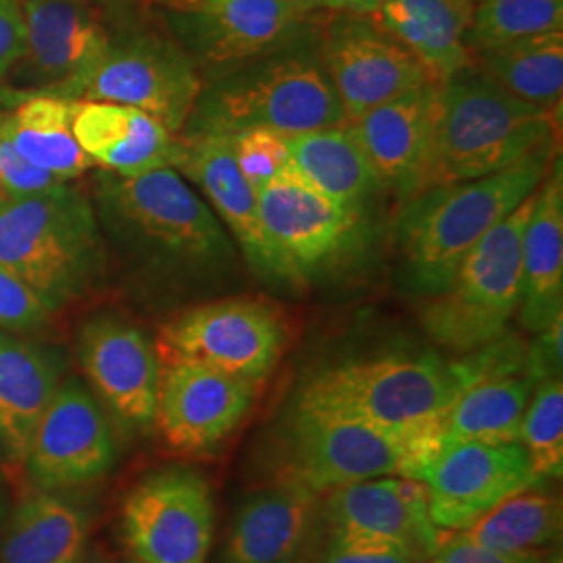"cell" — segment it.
Returning <instances> with one entry per match:
<instances>
[{"mask_svg": "<svg viewBox=\"0 0 563 563\" xmlns=\"http://www.w3.org/2000/svg\"><path fill=\"white\" fill-rule=\"evenodd\" d=\"M558 155L553 142L497 174L430 186L402 202L397 251L405 292L441 295L467 253L543 184Z\"/></svg>", "mask_w": 563, "mask_h": 563, "instance_id": "obj_1", "label": "cell"}, {"mask_svg": "<svg viewBox=\"0 0 563 563\" xmlns=\"http://www.w3.org/2000/svg\"><path fill=\"white\" fill-rule=\"evenodd\" d=\"M97 201L109 232L146 267L192 282L236 274V244L178 169L163 167L136 178L102 172Z\"/></svg>", "mask_w": 563, "mask_h": 563, "instance_id": "obj_2", "label": "cell"}, {"mask_svg": "<svg viewBox=\"0 0 563 563\" xmlns=\"http://www.w3.org/2000/svg\"><path fill=\"white\" fill-rule=\"evenodd\" d=\"M253 125L274 128L286 136L346 125L320 57V21L297 41L202 84L181 132L232 134Z\"/></svg>", "mask_w": 563, "mask_h": 563, "instance_id": "obj_3", "label": "cell"}, {"mask_svg": "<svg viewBox=\"0 0 563 563\" xmlns=\"http://www.w3.org/2000/svg\"><path fill=\"white\" fill-rule=\"evenodd\" d=\"M462 388L457 363L432 353H393L323 369L295 405L367 423L434 455L444 413Z\"/></svg>", "mask_w": 563, "mask_h": 563, "instance_id": "obj_4", "label": "cell"}, {"mask_svg": "<svg viewBox=\"0 0 563 563\" xmlns=\"http://www.w3.org/2000/svg\"><path fill=\"white\" fill-rule=\"evenodd\" d=\"M555 130V111L511 97L472 60L439 88L423 188L497 174L553 144Z\"/></svg>", "mask_w": 563, "mask_h": 563, "instance_id": "obj_5", "label": "cell"}, {"mask_svg": "<svg viewBox=\"0 0 563 563\" xmlns=\"http://www.w3.org/2000/svg\"><path fill=\"white\" fill-rule=\"evenodd\" d=\"M0 265L53 309L88 292L104 274L95 209L71 181L53 192H0Z\"/></svg>", "mask_w": 563, "mask_h": 563, "instance_id": "obj_6", "label": "cell"}, {"mask_svg": "<svg viewBox=\"0 0 563 563\" xmlns=\"http://www.w3.org/2000/svg\"><path fill=\"white\" fill-rule=\"evenodd\" d=\"M272 483L316 495L383 476L416 478L432 455L367 423L292 405L265 446Z\"/></svg>", "mask_w": 563, "mask_h": 563, "instance_id": "obj_7", "label": "cell"}, {"mask_svg": "<svg viewBox=\"0 0 563 563\" xmlns=\"http://www.w3.org/2000/svg\"><path fill=\"white\" fill-rule=\"evenodd\" d=\"M537 190L467 253L443 292L423 305V330L437 344L472 353L507 330L522 299L523 230Z\"/></svg>", "mask_w": 563, "mask_h": 563, "instance_id": "obj_8", "label": "cell"}, {"mask_svg": "<svg viewBox=\"0 0 563 563\" xmlns=\"http://www.w3.org/2000/svg\"><path fill=\"white\" fill-rule=\"evenodd\" d=\"M263 236L282 284L305 286L357 251L365 211L336 201L286 165L257 190Z\"/></svg>", "mask_w": 563, "mask_h": 563, "instance_id": "obj_9", "label": "cell"}, {"mask_svg": "<svg viewBox=\"0 0 563 563\" xmlns=\"http://www.w3.org/2000/svg\"><path fill=\"white\" fill-rule=\"evenodd\" d=\"M201 71L180 42L153 32L111 38L78 101L134 107L180 134L202 90Z\"/></svg>", "mask_w": 563, "mask_h": 563, "instance_id": "obj_10", "label": "cell"}, {"mask_svg": "<svg viewBox=\"0 0 563 563\" xmlns=\"http://www.w3.org/2000/svg\"><path fill=\"white\" fill-rule=\"evenodd\" d=\"M286 330L276 309L253 299L190 307L165 323L159 362H192L262 384L280 362Z\"/></svg>", "mask_w": 563, "mask_h": 563, "instance_id": "obj_11", "label": "cell"}, {"mask_svg": "<svg viewBox=\"0 0 563 563\" xmlns=\"http://www.w3.org/2000/svg\"><path fill=\"white\" fill-rule=\"evenodd\" d=\"M121 534L141 563H207L216 501L199 472L165 467L144 476L121 505Z\"/></svg>", "mask_w": 563, "mask_h": 563, "instance_id": "obj_12", "label": "cell"}, {"mask_svg": "<svg viewBox=\"0 0 563 563\" xmlns=\"http://www.w3.org/2000/svg\"><path fill=\"white\" fill-rule=\"evenodd\" d=\"M316 21V11L286 0H199L169 13L184 51L209 80L297 41Z\"/></svg>", "mask_w": 563, "mask_h": 563, "instance_id": "obj_13", "label": "cell"}, {"mask_svg": "<svg viewBox=\"0 0 563 563\" xmlns=\"http://www.w3.org/2000/svg\"><path fill=\"white\" fill-rule=\"evenodd\" d=\"M416 481L428 493V514L444 532H463L484 514L541 483L520 443L449 441L423 463Z\"/></svg>", "mask_w": 563, "mask_h": 563, "instance_id": "obj_14", "label": "cell"}, {"mask_svg": "<svg viewBox=\"0 0 563 563\" xmlns=\"http://www.w3.org/2000/svg\"><path fill=\"white\" fill-rule=\"evenodd\" d=\"M320 57L346 123L432 81L401 42L360 13L334 11L320 23Z\"/></svg>", "mask_w": 563, "mask_h": 563, "instance_id": "obj_15", "label": "cell"}, {"mask_svg": "<svg viewBox=\"0 0 563 563\" xmlns=\"http://www.w3.org/2000/svg\"><path fill=\"white\" fill-rule=\"evenodd\" d=\"M115 463V439L99 399L78 380L59 384L30 441L23 470L41 493L97 483Z\"/></svg>", "mask_w": 563, "mask_h": 563, "instance_id": "obj_16", "label": "cell"}, {"mask_svg": "<svg viewBox=\"0 0 563 563\" xmlns=\"http://www.w3.org/2000/svg\"><path fill=\"white\" fill-rule=\"evenodd\" d=\"M323 495V530L339 543L397 549L428 560L446 537L430 520L422 481L383 476Z\"/></svg>", "mask_w": 563, "mask_h": 563, "instance_id": "obj_17", "label": "cell"}, {"mask_svg": "<svg viewBox=\"0 0 563 563\" xmlns=\"http://www.w3.org/2000/svg\"><path fill=\"white\" fill-rule=\"evenodd\" d=\"M78 360L102 409L130 432L155 426L162 362L139 325L115 313L81 323Z\"/></svg>", "mask_w": 563, "mask_h": 563, "instance_id": "obj_18", "label": "cell"}, {"mask_svg": "<svg viewBox=\"0 0 563 563\" xmlns=\"http://www.w3.org/2000/svg\"><path fill=\"white\" fill-rule=\"evenodd\" d=\"M260 383L192 362L162 363L155 426L181 455H202L225 443L249 416Z\"/></svg>", "mask_w": 563, "mask_h": 563, "instance_id": "obj_19", "label": "cell"}, {"mask_svg": "<svg viewBox=\"0 0 563 563\" xmlns=\"http://www.w3.org/2000/svg\"><path fill=\"white\" fill-rule=\"evenodd\" d=\"M25 53L36 95L80 97L81 86L102 59L111 36L88 0H21ZM20 60V63H21Z\"/></svg>", "mask_w": 563, "mask_h": 563, "instance_id": "obj_20", "label": "cell"}, {"mask_svg": "<svg viewBox=\"0 0 563 563\" xmlns=\"http://www.w3.org/2000/svg\"><path fill=\"white\" fill-rule=\"evenodd\" d=\"M322 534V495L272 483L236 509L220 563H301Z\"/></svg>", "mask_w": 563, "mask_h": 563, "instance_id": "obj_21", "label": "cell"}, {"mask_svg": "<svg viewBox=\"0 0 563 563\" xmlns=\"http://www.w3.org/2000/svg\"><path fill=\"white\" fill-rule=\"evenodd\" d=\"M180 157L174 169L195 181L207 205L230 228L251 272L269 284H282L280 269L263 236L255 188L242 176L230 139L222 132H180Z\"/></svg>", "mask_w": 563, "mask_h": 563, "instance_id": "obj_22", "label": "cell"}, {"mask_svg": "<svg viewBox=\"0 0 563 563\" xmlns=\"http://www.w3.org/2000/svg\"><path fill=\"white\" fill-rule=\"evenodd\" d=\"M441 84L428 81L349 121L384 190L402 202L420 192L432 146Z\"/></svg>", "mask_w": 563, "mask_h": 563, "instance_id": "obj_23", "label": "cell"}, {"mask_svg": "<svg viewBox=\"0 0 563 563\" xmlns=\"http://www.w3.org/2000/svg\"><path fill=\"white\" fill-rule=\"evenodd\" d=\"M74 134L84 153L121 178L176 167L180 136L134 107L118 102L78 101Z\"/></svg>", "mask_w": 563, "mask_h": 563, "instance_id": "obj_24", "label": "cell"}, {"mask_svg": "<svg viewBox=\"0 0 563 563\" xmlns=\"http://www.w3.org/2000/svg\"><path fill=\"white\" fill-rule=\"evenodd\" d=\"M520 323L539 334L563 316V172L560 155L537 190L522 242Z\"/></svg>", "mask_w": 563, "mask_h": 563, "instance_id": "obj_25", "label": "cell"}, {"mask_svg": "<svg viewBox=\"0 0 563 563\" xmlns=\"http://www.w3.org/2000/svg\"><path fill=\"white\" fill-rule=\"evenodd\" d=\"M474 7L476 0H380L369 18L401 42L430 80L443 84L472 63Z\"/></svg>", "mask_w": 563, "mask_h": 563, "instance_id": "obj_26", "label": "cell"}, {"mask_svg": "<svg viewBox=\"0 0 563 563\" xmlns=\"http://www.w3.org/2000/svg\"><path fill=\"white\" fill-rule=\"evenodd\" d=\"M59 384V365L51 353L0 330V457L9 465H23Z\"/></svg>", "mask_w": 563, "mask_h": 563, "instance_id": "obj_27", "label": "cell"}, {"mask_svg": "<svg viewBox=\"0 0 563 563\" xmlns=\"http://www.w3.org/2000/svg\"><path fill=\"white\" fill-rule=\"evenodd\" d=\"M288 165L323 195L367 211L384 192L383 181L349 125L288 139Z\"/></svg>", "mask_w": 563, "mask_h": 563, "instance_id": "obj_28", "label": "cell"}, {"mask_svg": "<svg viewBox=\"0 0 563 563\" xmlns=\"http://www.w3.org/2000/svg\"><path fill=\"white\" fill-rule=\"evenodd\" d=\"M76 99L34 95L15 104L13 111L0 113V134L27 162L60 180H76L95 167V162L76 141Z\"/></svg>", "mask_w": 563, "mask_h": 563, "instance_id": "obj_29", "label": "cell"}, {"mask_svg": "<svg viewBox=\"0 0 563 563\" xmlns=\"http://www.w3.org/2000/svg\"><path fill=\"white\" fill-rule=\"evenodd\" d=\"M88 526L80 509L57 493H36L4 526L0 563H86Z\"/></svg>", "mask_w": 563, "mask_h": 563, "instance_id": "obj_30", "label": "cell"}, {"mask_svg": "<svg viewBox=\"0 0 563 563\" xmlns=\"http://www.w3.org/2000/svg\"><path fill=\"white\" fill-rule=\"evenodd\" d=\"M534 386L528 372L493 374L465 384L444 413L443 443H518Z\"/></svg>", "mask_w": 563, "mask_h": 563, "instance_id": "obj_31", "label": "cell"}, {"mask_svg": "<svg viewBox=\"0 0 563 563\" xmlns=\"http://www.w3.org/2000/svg\"><path fill=\"white\" fill-rule=\"evenodd\" d=\"M476 67L505 92L544 111L563 97V30L476 53Z\"/></svg>", "mask_w": 563, "mask_h": 563, "instance_id": "obj_32", "label": "cell"}, {"mask_svg": "<svg viewBox=\"0 0 563 563\" xmlns=\"http://www.w3.org/2000/svg\"><path fill=\"white\" fill-rule=\"evenodd\" d=\"M562 526V499L528 488L493 507L462 534L467 541L486 549L522 553L560 543Z\"/></svg>", "mask_w": 563, "mask_h": 563, "instance_id": "obj_33", "label": "cell"}, {"mask_svg": "<svg viewBox=\"0 0 563 563\" xmlns=\"http://www.w3.org/2000/svg\"><path fill=\"white\" fill-rule=\"evenodd\" d=\"M555 30H563V0H478L467 44L483 53Z\"/></svg>", "mask_w": 563, "mask_h": 563, "instance_id": "obj_34", "label": "cell"}, {"mask_svg": "<svg viewBox=\"0 0 563 563\" xmlns=\"http://www.w3.org/2000/svg\"><path fill=\"white\" fill-rule=\"evenodd\" d=\"M518 443L539 481L562 478L563 383L562 376L537 383L523 411Z\"/></svg>", "mask_w": 563, "mask_h": 563, "instance_id": "obj_35", "label": "cell"}, {"mask_svg": "<svg viewBox=\"0 0 563 563\" xmlns=\"http://www.w3.org/2000/svg\"><path fill=\"white\" fill-rule=\"evenodd\" d=\"M230 139V146L234 159L241 167L242 176L255 188H262L265 181L278 176L288 165V139L274 128H242L239 132L225 134Z\"/></svg>", "mask_w": 563, "mask_h": 563, "instance_id": "obj_36", "label": "cell"}, {"mask_svg": "<svg viewBox=\"0 0 563 563\" xmlns=\"http://www.w3.org/2000/svg\"><path fill=\"white\" fill-rule=\"evenodd\" d=\"M53 311L25 282L0 265V330L11 334L41 330Z\"/></svg>", "mask_w": 563, "mask_h": 563, "instance_id": "obj_37", "label": "cell"}, {"mask_svg": "<svg viewBox=\"0 0 563 563\" xmlns=\"http://www.w3.org/2000/svg\"><path fill=\"white\" fill-rule=\"evenodd\" d=\"M65 180L27 162L15 146L0 134V192L13 197L44 195L60 188Z\"/></svg>", "mask_w": 563, "mask_h": 563, "instance_id": "obj_38", "label": "cell"}, {"mask_svg": "<svg viewBox=\"0 0 563 563\" xmlns=\"http://www.w3.org/2000/svg\"><path fill=\"white\" fill-rule=\"evenodd\" d=\"M547 553L522 551V553H504L472 543L462 532H446L434 553L423 563H544Z\"/></svg>", "mask_w": 563, "mask_h": 563, "instance_id": "obj_39", "label": "cell"}, {"mask_svg": "<svg viewBox=\"0 0 563 563\" xmlns=\"http://www.w3.org/2000/svg\"><path fill=\"white\" fill-rule=\"evenodd\" d=\"M426 560L397 549L353 547L330 539L323 530L322 539L301 563H423Z\"/></svg>", "mask_w": 563, "mask_h": 563, "instance_id": "obj_40", "label": "cell"}, {"mask_svg": "<svg viewBox=\"0 0 563 563\" xmlns=\"http://www.w3.org/2000/svg\"><path fill=\"white\" fill-rule=\"evenodd\" d=\"M25 53V20L21 0H0V80Z\"/></svg>", "mask_w": 563, "mask_h": 563, "instance_id": "obj_41", "label": "cell"}, {"mask_svg": "<svg viewBox=\"0 0 563 563\" xmlns=\"http://www.w3.org/2000/svg\"><path fill=\"white\" fill-rule=\"evenodd\" d=\"M563 316L539 332V341L528 349V372L534 383L562 376Z\"/></svg>", "mask_w": 563, "mask_h": 563, "instance_id": "obj_42", "label": "cell"}, {"mask_svg": "<svg viewBox=\"0 0 563 563\" xmlns=\"http://www.w3.org/2000/svg\"><path fill=\"white\" fill-rule=\"evenodd\" d=\"M320 2H322V9L360 13V15H369L380 4V0H320Z\"/></svg>", "mask_w": 563, "mask_h": 563, "instance_id": "obj_43", "label": "cell"}, {"mask_svg": "<svg viewBox=\"0 0 563 563\" xmlns=\"http://www.w3.org/2000/svg\"><path fill=\"white\" fill-rule=\"evenodd\" d=\"M286 2L299 4V7L307 9V11H318V9H322V2H320V0H286Z\"/></svg>", "mask_w": 563, "mask_h": 563, "instance_id": "obj_44", "label": "cell"}, {"mask_svg": "<svg viewBox=\"0 0 563 563\" xmlns=\"http://www.w3.org/2000/svg\"><path fill=\"white\" fill-rule=\"evenodd\" d=\"M7 518V497H4V488H2V481H0V526L4 523Z\"/></svg>", "mask_w": 563, "mask_h": 563, "instance_id": "obj_45", "label": "cell"}, {"mask_svg": "<svg viewBox=\"0 0 563 563\" xmlns=\"http://www.w3.org/2000/svg\"><path fill=\"white\" fill-rule=\"evenodd\" d=\"M544 563H563L562 560V551L558 549L555 553H551V555H547V560H544Z\"/></svg>", "mask_w": 563, "mask_h": 563, "instance_id": "obj_46", "label": "cell"}, {"mask_svg": "<svg viewBox=\"0 0 563 563\" xmlns=\"http://www.w3.org/2000/svg\"><path fill=\"white\" fill-rule=\"evenodd\" d=\"M88 2H92V4H120L125 0H88Z\"/></svg>", "mask_w": 563, "mask_h": 563, "instance_id": "obj_47", "label": "cell"}, {"mask_svg": "<svg viewBox=\"0 0 563 563\" xmlns=\"http://www.w3.org/2000/svg\"><path fill=\"white\" fill-rule=\"evenodd\" d=\"M186 2H188V4H195V2H199V0H186Z\"/></svg>", "mask_w": 563, "mask_h": 563, "instance_id": "obj_48", "label": "cell"}, {"mask_svg": "<svg viewBox=\"0 0 563 563\" xmlns=\"http://www.w3.org/2000/svg\"><path fill=\"white\" fill-rule=\"evenodd\" d=\"M128 563H141V562H136V560H130V562Z\"/></svg>", "mask_w": 563, "mask_h": 563, "instance_id": "obj_49", "label": "cell"}, {"mask_svg": "<svg viewBox=\"0 0 563 563\" xmlns=\"http://www.w3.org/2000/svg\"><path fill=\"white\" fill-rule=\"evenodd\" d=\"M97 563H109V562H101V560H99V562H97Z\"/></svg>", "mask_w": 563, "mask_h": 563, "instance_id": "obj_50", "label": "cell"}, {"mask_svg": "<svg viewBox=\"0 0 563 563\" xmlns=\"http://www.w3.org/2000/svg\"><path fill=\"white\" fill-rule=\"evenodd\" d=\"M476 2H478V0H476Z\"/></svg>", "mask_w": 563, "mask_h": 563, "instance_id": "obj_51", "label": "cell"}]
</instances>
